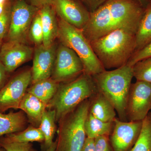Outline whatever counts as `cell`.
<instances>
[{
  "mask_svg": "<svg viewBox=\"0 0 151 151\" xmlns=\"http://www.w3.org/2000/svg\"><path fill=\"white\" fill-rule=\"evenodd\" d=\"M145 9L137 0H107L90 13L82 31L90 42L121 29L136 32Z\"/></svg>",
  "mask_w": 151,
  "mask_h": 151,
  "instance_id": "obj_1",
  "label": "cell"
},
{
  "mask_svg": "<svg viewBox=\"0 0 151 151\" xmlns=\"http://www.w3.org/2000/svg\"><path fill=\"white\" fill-rule=\"evenodd\" d=\"M136 33L121 29L90 42L93 51L105 70L127 65L135 51Z\"/></svg>",
  "mask_w": 151,
  "mask_h": 151,
  "instance_id": "obj_2",
  "label": "cell"
},
{
  "mask_svg": "<svg viewBox=\"0 0 151 151\" xmlns=\"http://www.w3.org/2000/svg\"><path fill=\"white\" fill-rule=\"evenodd\" d=\"M92 77L97 91L111 102L119 119L127 122L126 106L134 77L133 68L126 65L113 70H105Z\"/></svg>",
  "mask_w": 151,
  "mask_h": 151,
  "instance_id": "obj_3",
  "label": "cell"
},
{
  "mask_svg": "<svg viewBox=\"0 0 151 151\" xmlns=\"http://www.w3.org/2000/svg\"><path fill=\"white\" fill-rule=\"evenodd\" d=\"M97 92L92 76L83 73L73 81L60 84L47 108L55 111L56 122H59Z\"/></svg>",
  "mask_w": 151,
  "mask_h": 151,
  "instance_id": "obj_4",
  "label": "cell"
},
{
  "mask_svg": "<svg viewBox=\"0 0 151 151\" xmlns=\"http://www.w3.org/2000/svg\"><path fill=\"white\" fill-rule=\"evenodd\" d=\"M89 106V99L60 121L55 151H81L86 138L84 123Z\"/></svg>",
  "mask_w": 151,
  "mask_h": 151,
  "instance_id": "obj_5",
  "label": "cell"
},
{
  "mask_svg": "<svg viewBox=\"0 0 151 151\" xmlns=\"http://www.w3.org/2000/svg\"><path fill=\"white\" fill-rule=\"evenodd\" d=\"M58 38L60 43L72 49L79 57L84 66V73L92 76L105 70L82 29L60 19Z\"/></svg>",
  "mask_w": 151,
  "mask_h": 151,
  "instance_id": "obj_6",
  "label": "cell"
},
{
  "mask_svg": "<svg viewBox=\"0 0 151 151\" xmlns=\"http://www.w3.org/2000/svg\"><path fill=\"white\" fill-rule=\"evenodd\" d=\"M83 63L72 49L60 43L57 48L51 78L58 83H66L84 73Z\"/></svg>",
  "mask_w": 151,
  "mask_h": 151,
  "instance_id": "obj_7",
  "label": "cell"
},
{
  "mask_svg": "<svg viewBox=\"0 0 151 151\" xmlns=\"http://www.w3.org/2000/svg\"><path fill=\"white\" fill-rule=\"evenodd\" d=\"M37 9L23 0L15 3L11 13L7 41L25 43Z\"/></svg>",
  "mask_w": 151,
  "mask_h": 151,
  "instance_id": "obj_8",
  "label": "cell"
},
{
  "mask_svg": "<svg viewBox=\"0 0 151 151\" xmlns=\"http://www.w3.org/2000/svg\"><path fill=\"white\" fill-rule=\"evenodd\" d=\"M32 81V70H23L12 76L0 90V112L19 109Z\"/></svg>",
  "mask_w": 151,
  "mask_h": 151,
  "instance_id": "obj_9",
  "label": "cell"
},
{
  "mask_svg": "<svg viewBox=\"0 0 151 151\" xmlns=\"http://www.w3.org/2000/svg\"><path fill=\"white\" fill-rule=\"evenodd\" d=\"M151 110V83L138 81L132 83L127 99V121H142Z\"/></svg>",
  "mask_w": 151,
  "mask_h": 151,
  "instance_id": "obj_10",
  "label": "cell"
},
{
  "mask_svg": "<svg viewBox=\"0 0 151 151\" xmlns=\"http://www.w3.org/2000/svg\"><path fill=\"white\" fill-rule=\"evenodd\" d=\"M142 127V121H121L116 118L110 136L114 151H129L138 139Z\"/></svg>",
  "mask_w": 151,
  "mask_h": 151,
  "instance_id": "obj_11",
  "label": "cell"
},
{
  "mask_svg": "<svg viewBox=\"0 0 151 151\" xmlns=\"http://www.w3.org/2000/svg\"><path fill=\"white\" fill-rule=\"evenodd\" d=\"M33 49L25 43L6 41L0 50V63L9 73L31 59Z\"/></svg>",
  "mask_w": 151,
  "mask_h": 151,
  "instance_id": "obj_12",
  "label": "cell"
},
{
  "mask_svg": "<svg viewBox=\"0 0 151 151\" xmlns=\"http://www.w3.org/2000/svg\"><path fill=\"white\" fill-rule=\"evenodd\" d=\"M52 5L60 19L78 29H83L90 18V13L75 0H52Z\"/></svg>",
  "mask_w": 151,
  "mask_h": 151,
  "instance_id": "obj_13",
  "label": "cell"
},
{
  "mask_svg": "<svg viewBox=\"0 0 151 151\" xmlns=\"http://www.w3.org/2000/svg\"><path fill=\"white\" fill-rule=\"evenodd\" d=\"M57 48V47L54 43L48 47L43 44L36 46L34 50L32 69V83L51 77Z\"/></svg>",
  "mask_w": 151,
  "mask_h": 151,
  "instance_id": "obj_14",
  "label": "cell"
},
{
  "mask_svg": "<svg viewBox=\"0 0 151 151\" xmlns=\"http://www.w3.org/2000/svg\"><path fill=\"white\" fill-rule=\"evenodd\" d=\"M51 6H43L39 12L43 30L42 44L46 47L53 44L58 37V21L55 16V11Z\"/></svg>",
  "mask_w": 151,
  "mask_h": 151,
  "instance_id": "obj_15",
  "label": "cell"
},
{
  "mask_svg": "<svg viewBox=\"0 0 151 151\" xmlns=\"http://www.w3.org/2000/svg\"><path fill=\"white\" fill-rule=\"evenodd\" d=\"M47 106L34 95L27 92L20 103L19 109L26 114L28 122L32 126L38 128Z\"/></svg>",
  "mask_w": 151,
  "mask_h": 151,
  "instance_id": "obj_16",
  "label": "cell"
},
{
  "mask_svg": "<svg viewBox=\"0 0 151 151\" xmlns=\"http://www.w3.org/2000/svg\"><path fill=\"white\" fill-rule=\"evenodd\" d=\"M89 113L103 122H114L116 118V110L103 94L97 91L89 98Z\"/></svg>",
  "mask_w": 151,
  "mask_h": 151,
  "instance_id": "obj_17",
  "label": "cell"
},
{
  "mask_svg": "<svg viewBox=\"0 0 151 151\" xmlns=\"http://www.w3.org/2000/svg\"><path fill=\"white\" fill-rule=\"evenodd\" d=\"M25 114L22 111L7 114L0 112V137L25 129L28 122Z\"/></svg>",
  "mask_w": 151,
  "mask_h": 151,
  "instance_id": "obj_18",
  "label": "cell"
},
{
  "mask_svg": "<svg viewBox=\"0 0 151 151\" xmlns=\"http://www.w3.org/2000/svg\"><path fill=\"white\" fill-rule=\"evenodd\" d=\"M60 84L50 77L32 83L27 92L34 95L47 105L56 94Z\"/></svg>",
  "mask_w": 151,
  "mask_h": 151,
  "instance_id": "obj_19",
  "label": "cell"
},
{
  "mask_svg": "<svg viewBox=\"0 0 151 151\" xmlns=\"http://www.w3.org/2000/svg\"><path fill=\"white\" fill-rule=\"evenodd\" d=\"M135 51L140 50L151 42V2L146 8L136 35Z\"/></svg>",
  "mask_w": 151,
  "mask_h": 151,
  "instance_id": "obj_20",
  "label": "cell"
},
{
  "mask_svg": "<svg viewBox=\"0 0 151 151\" xmlns=\"http://www.w3.org/2000/svg\"><path fill=\"white\" fill-rule=\"evenodd\" d=\"M114 127V122H105L88 113L85 123L84 129L86 137L94 139L99 136L111 135Z\"/></svg>",
  "mask_w": 151,
  "mask_h": 151,
  "instance_id": "obj_21",
  "label": "cell"
},
{
  "mask_svg": "<svg viewBox=\"0 0 151 151\" xmlns=\"http://www.w3.org/2000/svg\"><path fill=\"white\" fill-rule=\"evenodd\" d=\"M55 112L54 110H45L44 112L39 128L44 136V142L42 145V151H45L53 143V139L56 131Z\"/></svg>",
  "mask_w": 151,
  "mask_h": 151,
  "instance_id": "obj_22",
  "label": "cell"
},
{
  "mask_svg": "<svg viewBox=\"0 0 151 151\" xmlns=\"http://www.w3.org/2000/svg\"><path fill=\"white\" fill-rule=\"evenodd\" d=\"M3 140L8 142L30 143L44 142L43 133L40 128L30 126L21 132L12 133L0 137Z\"/></svg>",
  "mask_w": 151,
  "mask_h": 151,
  "instance_id": "obj_23",
  "label": "cell"
},
{
  "mask_svg": "<svg viewBox=\"0 0 151 151\" xmlns=\"http://www.w3.org/2000/svg\"><path fill=\"white\" fill-rule=\"evenodd\" d=\"M129 151H151V112L143 120L140 134Z\"/></svg>",
  "mask_w": 151,
  "mask_h": 151,
  "instance_id": "obj_24",
  "label": "cell"
},
{
  "mask_svg": "<svg viewBox=\"0 0 151 151\" xmlns=\"http://www.w3.org/2000/svg\"><path fill=\"white\" fill-rule=\"evenodd\" d=\"M132 68L137 80L151 83V56L138 61Z\"/></svg>",
  "mask_w": 151,
  "mask_h": 151,
  "instance_id": "obj_25",
  "label": "cell"
},
{
  "mask_svg": "<svg viewBox=\"0 0 151 151\" xmlns=\"http://www.w3.org/2000/svg\"><path fill=\"white\" fill-rule=\"evenodd\" d=\"M29 35L31 40L37 46L42 44L43 33L39 13L36 14L30 27Z\"/></svg>",
  "mask_w": 151,
  "mask_h": 151,
  "instance_id": "obj_26",
  "label": "cell"
},
{
  "mask_svg": "<svg viewBox=\"0 0 151 151\" xmlns=\"http://www.w3.org/2000/svg\"><path fill=\"white\" fill-rule=\"evenodd\" d=\"M0 146L7 151H34L30 143L8 142L0 137Z\"/></svg>",
  "mask_w": 151,
  "mask_h": 151,
  "instance_id": "obj_27",
  "label": "cell"
},
{
  "mask_svg": "<svg viewBox=\"0 0 151 151\" xmlns=\"http://www.w3.org/2000/svg\"><path fill=\"white\" fill-rule=\"evenodd\" d=\"M150 56H151V42L140 50L135 52L127 65L133 67L138 61Z\"/></svg>",
  "mask_w": 151,
  "mask_h": 151,
  "instance_id": "obj_28",
  "label": "cell"
},
{
  "mask_svg": "<svg viewBox=\"0 0 151 151\" xmlns=\"http://www.w3.org/2000/svg\"><path fill=\"white\" fill-rule=\"evenodd\" d=\"M95 151H114L111 145L110 136H99L94 139Z\"/></svg>",
  "mask_w": 151,
  "mask_h": 151,
  "instance_id": "obj_29",
  "label": "cell"
},
{
  "mask_svg": "<svg viewBox=\"0 0 151 151\" xmlns=\"http://www.w3.org/2000/svg\"><path fill=\"white\" fill-rule=\"evenodd\" d=\"M10 20V17L4 11L0 16V39H1L3 40L6 37L9 26Z\"/></svg>",
  "mask_w": 151,
  "mask_h": 151,
  "instance_id": "obj_30",
  "label": "cell"
},
{
  "mask_svg": "<svg viewBox=\"0 0 151 151\" xmlns=\"http://www.w3.org/2000/svg\"><path fill=\"white\" fill-rule=\"evenodd\" d=\"M9 75L4 65L0 63V90L8 81Z\"/></svg>",
  "mask_w": 151,
  "mask_h": 151,
  "instance_id": "obj_31",
  "label": "cell"
},
{
  "mask_svg": "<svg viewBox=\"0 0 151 151\" xmlns=\"http://www.w3.org/2000/svg\"><path fill=\"white\" fill-rule=\"evenodd\" d=\"M89 5L91 9V12H94L102 5L107 0H84Z\"/></svg>",
  "mask_w": 151,
  "mask_h": 151,
  "instance_id": "obj_32",
  "label": "cell"
},
{
  "mask_svg": "<svg viewBox=\"0 0 151 151\" xmlns=\"http://www.w3.org/2000/svg\"><path fill=\"white\" fill-rule=\"evenodd\" d=\"M81 151H95L94 139L86 137Z\"/></svg>",
  "mask_w": 151,
  "mask_h": 151,
  "instance_id": "obj_33",
  "label": "cell"
},
{
  "mask_svg": "<svg viewBox=\"0 0 151 151\" xmlns=\"http://www.w3.org/2000/svg\"><path fill=\"white\" fill-rule=\"evenodd\" d=\"M35 6H40L42 7L46 5H52V0H31Z\"/></svg>",
  "mask_w": 151,
  "mask_h": 151,
  "instance_id": "obj_34",
  "label": "cell"
},
{
  "mask_svg": "<svg viewBox=\"0 0 151 151\" xmlns=\"http://www.w3.org/2000/svg\"><path fill=\"white\" fill-rule=\"evenodd\" d=\"M144 8H146L151 2L150 0H137Z\"/></svg>",
  "mask_w": 151,
  "mask_h": 151,
  "instance_id": "obj_35",
  "label": "cell"
},
{
  "mask_svg": "<svg viewBox=\"0 0 151 151\" xmlns=\"http://www.w3.org/2000/svg\"><path fill=\"white\" fill-rule=\"evenodd\" d=\"M57 146V140L56 139L55 142H53V144L49 148L47 149L45 151H55L56 150ZM34 151H37L35 150Z\"/></svg>",
  "mask_w": 151,
  "mask_h": 151,
  "instance_id": "obj_36",
  "label": "cell"
},
{
  "mask_svg": "<svg viewBox=\"0 0 151 151\" xmlns=\"http://www.w3.org/2000/svg\"><path fill=\"white\" fill-rule=\"evenodd\" d=\"M4 4H0V16L4 12Z\"/></svg>",
  "mask_w": 151,
  "mask_h": 151,
  "instance_id": "obj_37",
  "label": "cell"
},
{
  "mask_svg": "<svg viewBox=\"0 0 151 151\" xmlns=\"http://www.w3.org/2000/svg\"><path fill=\"white\" fill-rule=\"evenodd\" d=\"M0 151H7L3 147H1V146H0Z\"/></svg>",
  "mask_w": 151,
  "mask_h": 151,
  "instance_id": "obj_38",
  "label": "cell"
},
{
  "mask_svg": "<svg viewBox=\"0 0 151 151\" xmlns=\"http://www.w3.org/2000/svg\"><path fill=\"white\" fill-rule=\"evenodd\" d=\"M3 45V40L0 39V50H1V47Z\"/></svg>",
  "mask_w": 151,
  "mask_h": 151,
  "instance_id": "obj_39",
  "label": "cell"
},
{
  "mask_svg": "<svg viewBox=\"0 0 151 151\" xmlns=\"http://www.w3.org/2000/svg\"><path fill=\"white\" fill-rule=\"evenodd\" d=\"M6 0H0V4H4Z\"/></svg>",
  "mask_w": 151,
  "mask_h": 151,
  "instance_id": "obj_40",
  "label": "cell"
},
{
  "mask_svg": "<svg viewBox=\"0 0 151 151\" xmlns=\"http://www.w3.org/2000/svg\"><path fill=\"white\" fill-rule=\"evenodd\" d=\"M150 1H151V0H150Z\"/></svg>",
  "mask_w": 151,
  "mask_h": 151,
  "instance_id": "obj_41",
  "label": "cell"
}]
</instances>
